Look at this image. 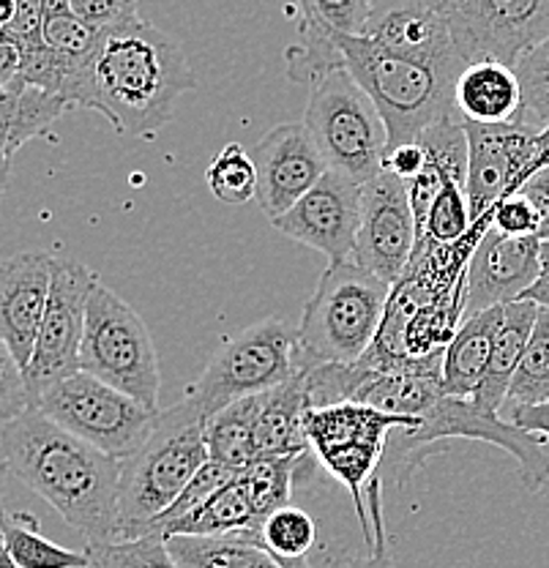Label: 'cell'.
<instances>
[{"mask_svg": "<svg viewBox=\"0 0 549 568\" xmlns=\"http://www.w3.org/2000/svg\"><path fill=\"white\" fill-rule=\"evenodd\" d=\"M522 82V121L533 126H549V39L519 61Z\"/></svg>", "mask_w": 549, "mask_h": 568, "instance_id": "obj_35", "label": "cell"}, {"mask_svg": "<svg viewBox=\"0 0 549 568\" xmlns=\"http://www.w3.org/2000/svg\"><path fill=\"white\" fill-rule=\"evenodd\" d=\"M522 301H533L541 310H549V241H541V271L533 287L522 295Z\"/></svg>", "mask_w": 549, "mask_h": 568, "instance_id": "obj_44", "label": "cell"}, {"mask_svg": "<svg viewBox=\"0 0 549 568\" xmlns=\"http://www.w3.org/2000/svg\"><path fill=\"white\" fill-rule=\"evenodd\" d=\"M268 519L263 503L246 478V473H235L227 484L209 497L203 506L183 514L173 523L159 525V536H233V532L257 530Z\"/></svg>", "mask_w": 549, "mask_h": 568, "instance_id": "obj_22", "label": "cell"}, {"mask_svg": "<svg viewBox=\"0 0 549 568\" xmlns=\"http://www.w3.org/2000/svg\"><path fill=\"white\" fill-rule=\"evenodd\" d=\"M418 246V224L407 181L383 170L362 186V230L353 263L394 287L410 268Z\"/></svg>", "mask_w": 549, "mask_h": 568, "instance_id": "obj_14", "label": "cell"}, {"mask_svg": "<svg viewBox=\"0 0 549 568\" xmlns=\"http://www.w3.org/2000/svg\"><path fill=\"white\" fill-rule=\"evenodd\" d=\"M500 315H504V306L468 317L459 325L454 339L448 342L446 355H443V388L448 396H459V399H474L476 396L484 372L489 366Z\"/></svg>", "mask_w": 549, "mask_h": 568, "instance_id": "obj_25", "label": "cell"}, {"mask_svg": "<svg viewBox=\"0 0 549 568\" xmlns=\"http://www.w3.org/2000/svg\"><path fill=\"white\" fill-rule=\"evenodd\" d=\"M211 194L224 205H246L257 200V164L241 142L224 145L205 170Z\"/></svg>", "mask_w": 549, "mask_h": 568, "instance_id": "obj_31", "label": "cell"}, {"mask_svg": "<svg viewBox=\"0 0 549 568\" xmlns=\"http://www.w3.org/2000/svg\"><path fill=\"white\" fill-rule=\"evenodd\" d=\"M301 41L287 47L285 61L295 82L315 88L331 71L345 69L336 36H362L372 0H298Z\"/></svg>", "mask_w": 549, "mask_h": 568, "instance_id": "obj_20", "label": "cell"}, {"mask_svg": "<svg viewBox=\"0 0 549 568\" xmlns=\"http://www.w3.org/2000/svg\"><path fill=\"white\" fill-rule=\"evenodd\" d=\"M366 503H369V517H372V541L366 544L362 555L353 558L350 568H397L394 558L388 555V530L386 517H383V481L375 478L366 493Z\"/></svg>", "mask_w": 549, "mask_h": 568, "instance_id": "obj_38", "label": "cell"}, {"mask_svg": "<svg viewBox=\"0 0 549 568\" xmlns=\"http://www.w3.org/2000/svg\"><path fill=\"white\" fill-rule=\"evenodd\" d=\"M233 476H235V473H230L227 467L216 465V462L209 459L203 467H200L197 476H194L192 481H189V487L183 489L179 500H175L173 506H170L167 511H164L162 517L156 519V523L148 525V528L143 530V536H148V532L156 530L159 525L173 523V519H179V517H183V514H189V511H194V508H197V506H203V503L209 500V497L214 495V493H220V489H222L224 484H227Z\"/></svg>", "mask_w": 549, "mask_h": 568, "instance_id": "obj_36", "label": "cell"}, {"mask_svg": "<svg viewBox=\"0 0 549 568\" xmlns=\"http://www.w3.org/2000/svg\"><path fill=\"white\" fill-rule=\"evenodd\" d=\"M255 532L257 541L268 552L293 566H312L317 549H321L317 547V538H321L317 519L295 503H287L279 511L271 514Z\"/></svg>", "mask_w": 549, "mask_h": 568, "instance_id": "obj_30", "label": "cell"}, {"mask_svg": "<svg viewBox=\"0 0 549 568\" xmlns=\"http://www.w3.org/2000/svg\"><path fill=\"white\" fill-rule=\"evenodd\" d=\"M167 549L179 568H312L276 558L257 541L255 530L233 536H167Z\"/></svg>", "mask_w": 549, "mask_h": 568, "instance_id": "obj_26", "label": "cell"}, {"mask_svg": "<svg viewBox=\"0 0 549 568\" xmlns=\"http://www.w3.org/2000/svg\"><path fill=\"white\" fill-rule=\"evenodd\" d=\"M539 271L541 239H511L489 224L465 274V320L522 301L539 280Z\"/></svg>", "mask_w": 549, "mask_h": 568, "instance_id": "obj_17", "label": "cell"}, {"mask_svg": "<svg viewBox=\"0 0 549 568\" xmlns=\"http://www.w3.org/2000/svg\"><path fill=\"white\" fill-rule=\"evenodd\" d=\"M271 224L287 239L326 254L331 263L350 260L362 230V183L328 170L306 197Z\"/></svg>", "mask_w": 549, "mask_h": 568, "instance_id": "obj_15", "label": "cell"}, {"mask_svg": "<svg viewBox=\"0 0 549 568\" xmlns=\"http://www.w3.org/2000/svg\"><path fill=\"white\" fill-rule=\"evenodd\" d=\"M3 547L20 568H91L88 552L58 547L39 528V519L26 511L3 514Z\"/></svg>", "mask_w": 549, "mask_h": 568, "instance_id": "obj_29", "label": "cell"}, {"mask_svg": "<svg viewBox=\"0 0 549 568\" xmlns=\"http://www.w3.org/2000/svg\"><path fill=\"white\" fill-rule=\"evenodd\" d=\"M52 265L55 257L47 252H20L0 268V336L26 372L44 323Z\"/></svg>", "mask_w": 549, "mask_h": 568, "instance_id": "obj_19", "label": "cell"}, {"mask_svg": "<svg viewBox=\"0 0 549 568\" xmlns=\"http://www.w3.org/2000/svg\"><path fill=\"white\" fill-rule=\"evenodd\" d=\"M353 558H356V555L347 552L345 547H328V544H323V547L317 549L315 566L312 568H350Z\"/></svg>", "mask_w": 549, "mask_h": 568, "instance_id": "obj_45", "label": "cell"}, {"mask_svg": "<svg viewBox=\"0 0 549 568\" xmlns=\"http://www.w3.org/2000/svg\"><path fill=\"white\" fill-rule=\"evenodd\" d=\"M80 369L123 390L140 405L159 410L162 372H159L151 331L143 317L102 282L88 301Z\"/></svg>", "mask_w": 549, "mask_h": 568, "instance_id": "obj_9", "label": "cell"}, {"mask_svg": "<svg viewBox=\"0 0 549 568\" xmlns=\"http://www.w3.org/2000/svg\"><path fill=\"white\" fill-rule=\"evenodd\" d=\"M257 205L271 222L285 216L328 173L326 156L306 123H279L257 142Z\"/></svg>", "mask_w": 549, "mask_h": 568, "instance_id": "obj_16", "label": "cell"}, {"mask_svg": "<svg viewBox=\"0 0 549 568\" xmlns=\"http://www.w3.org/2000/svg\"><path fill=\"white\" fill-rule=\"evenodd\" d=\"M85 552L91 558V568H179L167 549V538L159 532L88 544Z\"/></svg>", "mask_w": 549, "mask_h": 568, "instance_id": "obj_34", "label": "cell"}, {"mask_svg": "<svg viewBox=\"0 0 549 568\" xmlns=\"http://www.w3.org/2000/svg\"><path fill=\"white\" fill-rule=\"evenodd\" d=\"M205 424L209 418L183 396L179 405L162 410L145 446L121 462V538L143 536L148 525L156 523L179 500L200 467L209 462Z\"/></svg>", "mask_w": 549, "mask_h": 568, "instance_id": "obj_3", "label": "cell"}, {"mask_svg": "<svg viewBox=\"0 0 549 568\" xmlns=\"http://www.w3.org/2000/svg\"><path fill=\"white\" fill-rule=\"evenodd\" d=\"M465 132L470 145L465 194H468L470 219L474 224H481L500 200L517 194L530 175L545 170L539 145L541 126L525 121L504 123V126L465 121Z\"/></svg>", "mask_w": 549, "mask_h": 568, "instance_id": "obj_11", "label": "cell"}, {"mask_svg": "<svg viewBox=\"0 0 549 568\" xmlns=\"http://www.w3.org/2000/svg\"><path fill=\"white\" fill-rule=\"evenodd\" d=\"M424 168H427V151L421 148V142H407V145L388 148L386 159H383V170L403 178L407 183L421 175Z\"/></svg>", "mask_w": 549, "mask_h": 568, "instance_id": "obj_41", "label": "cell"}, {"mask_svg": "<svg viewBox=\"0 0 549 568\" xmlns=\"http://www.w3.org/2000/svg\"><path fill=\"white\" fill-rule=\"evenodd\" d=\"M17 14V0H0V26H9Z\"/></svg>", "mask_w": 549, "mask_h": 568, "instance_id": "obj_47", "label": "cell"}, {"mask_svg": "<svg viewBox=\"0 0 549 568\" xmlns=\"http://www.w3.org/2000/svg\"><path fill=\"white\" fill-rule=\"evenodd\" d=\"M424 3H427L429 9L440 11L443 17H448V20H451V17L457 14L459 9H462V6H465V0H424Z\"/></svg>", "mask_w": 549, "mask_h": 568, "instance_id": "obj_46", "label": "cell"}, {"mask_svg": "<svg viewBox=\"0 0 549 568\" xmlns=\"http://www.w3.org/2000/svg\"><path fill=\"white\" fill-rule=\"evenodd\" d=\"M197 88L181 44L145 20L104 31L91 74V104L118 134L151 138L173 121L175 102Z\"/></svg>", "mask_w": 549, "mask_h": 568, "instance_id": "obj_2", "label": "cell"}, {"mask_svg": "<svg viewBox=\"0 0 549 568\" xmlns=\"http://www.w3.org/2000/svg\"><path fill=\"white\" fill-rule=\"evenodd\" d=\"M392 284L353 260L331 263L298 323L304 369L321 364H362L386 320Z\"/></svg>", "mask_w": 549, "mask_h": 568, "instance_id": "obj_4", "label": "cell"}, {"mask_svg": "<svg viewBox=\"0 0 549 568\" xmlns=\"http://www.w3.org/2000/svg\"><path fill=\"white\" fill-rule=\"evenodd\" d=\"M504 410L509 416L506 422L541 437V440H549V402H541V405H509Z\"/></svg>", "mask_w": 549, "mask_h": 568, "instance_id": "obj_42", "label": "cell"}, {"mask_svg": "<svg viewBox=\"0 0 549 568\" xmlns=\"http://www.w3.org/2000/svg\"><path fill=\"white\" fill-rule=\"evenodd\" d=\"M362 36L448 74L459 77L468 69V61L454 39L451 20L429 9L424 0H372Z\"/></svg>", "mask_w": 549, "mask_h": 568, "instance_id": "obj_18", "label": "cell"}, {"mask_svg": "<svg viewBox=\"0 0 549 568\" xmlns=\"http://www.w3.org/2000/svg\"><path fill=\"white\" fill-rule=\"evenodd\" d=\"M37 410L118 462L145 446L162 416L82 369L41 390Z\"/></svg>", "mask_w": 549, "mask_h": 568, "instance_id": "obj_10", "label": "cell"}, {"mask_svg": "<svg viewBox=\"0 0 549 568\" xmlns=\"http://www.w3.org/2000/svg\"><path fill=\"white\" fill-rule=\"evenodd\" d=\"M451 28L468 63L498 61L517 69L549 39V0H465Z\"/></svg>", "mask_w": 549, "mask_h": 568, "instance_id": "obj_13", "label": "cell"}, {"mask_svg": "<svg viewBox=\"0 0 549 568\" xmlns=\"http://www.w3.org/2000/svg\"><path fill=\"white\" fill-rule=\"evenodd\" d=\"M454 104L465 121L481 126L522 121V82L517 69L498 61L468 63L457 80Z\"/></svg>", "mask_w": 549, "mask_h": 568, "instance_id": "obj_21", "label": "cell"}, {"mask_svg": "<svg viewBox=\"0 0 549 568\" xmlns=\"http://www.w3.org/2000/svg\"><path fill=\"white\" fill-rule=\"evenodd\" d=\"M69 3L74 14L96 31H110L140 20L138 0H69Z\"/></svg>", "mask_w": 549, "mask_h": 568, "instance_id": "obj_40", "label": "cell"}, {"mask_svg": "<svg viewBox=\"0 0 549 568\" xmlns=\"http://www.w3.org/2000/svg\"><path fill=\"white\" fill-rule=\"evenodd\" d=\"M3 470L50 503L88 544L121 541V462L28 410L0 426Z\"/></svg>", "mask_w": 549, "mask_h": 568, "instance_id": "obj_1", "label": "cell"}, {"mask_svg": "<svg viewBox=\"0 0 549 568\" xmlns=\"http://www.w3.org/2000/svg\"><path fill=\"white\" fill-rule=\"evenodd\" d=\"M0 568H20L14 564V558H11L9 552H6V549H0Z\"/></svg>", "mask_w": 549, "mask_h": 568, "instance_id": "obj_48", "label": "cell"}, {"mask_svg": "<svg viewBox=\"0 0 549 568\" xmlns=\"http://www.w3.org/2000/svg\"><path fill=\"white\" fill-rule=\"evenodd\" d=\"M517 194L528 197L530 203H533V209L539 211V216H541L539 239L549 241V168L539 170L536 175H530Z\"/></svg>", "mask_w": 549, "mask_h": 568, "instance_id": "obj_43", "label": "cell"}, {"mask_svg": "<svg viewBox=\"0 0 549 568\" xmlns=\"http://www.w3.org/2000/svg\"><path fill=\"white\" fill-rule=\"evenodd\" d=\"M69 106L72 104L63 102L61 97H52V93L33 85L3 91V99H0V115H3V173H9L14 153L28 140L44 134Z\"/></svg>", "mask_w": 549, "mask_h": 568, "instance_id": "obj_28", "label": "cell"}, {"mask_svg": "<svg viewBox=\"0 0 549 568\" xmlns=\"http://www.w3.org/2000/svg\"><path fill=\"white\" fill-rule=\"evenodd\" d=\"M99 276L77 260H55L52 290L47 301L37 351L28 366L33 399L52 383L80 372V351L85 339L88 301L96 290Z\"/></svg>", "mask_w": 549, "mask_h": 568, "instance_id": "obj_12", "label": "cell"}, {"mask_svg": "<svg viewBox=\"0 0 549 568\" xmlns=\"http://www.w3.org/2000/svg\"><path fill=\"white\" fill-rule=\"evenodd\" d=\"M257 407L260 396H250L227 405L205 424L209 459L227 467L230 473H244L260 457L257 448Z\"/></svg>", "mask_w": 549, "mask_h": 568, "instance_id": "obj_27", "label": "cell"}, {"mask_svg": "<svg viewBox=\"0 0 549 568\" xmlns=\"http://www.w3.org/2000/svg\"><path fill=\"white\" fill-rule=\"evenodd\" d=\"M492 227L500 230L504 235H511V239H530L536 235L539 239L541 233V216L539 211L533 209L528 197L522 194H509V197L500 200L492 211Z\"/></svg>", "mask_w": 549, "mask_h": 568, "instance_id": "obj_39", "label": "cell"}, {"mask_svg": "<svg viewBox=\"0 0 549 568\" xmlns=\"http://www.w3.org/2000/svg\"><path fill=\"white\" fill-rule=\"evenodd\" d=\"M33 407H37V399H33L31 383H28V372L17 364L14 355L3 345L0 347V422H11Z\"/></svg>", "mask_w": 549, "mask_h": 568, "instance_id": "obj_37", "label": "cell"}, {"mask_svg": "<svg viewBox=\"0 0 549 568\" xmlns=\"http://www.w3.org/2000/svg\"><path fill=\"white\" fill-rule=\"evenodd\" d=\"M539 312L541 306H536L533 301H514V304L504 306L500 325L495 331L489 366L474 396V402L481 410L498 413V416L504 413L506 402H509L514 375H517L525 347H528L530 336H533Z\"/></svg>", "mask_w": 549, "mask_h": 568, "instance_id": "obj_23", "label": "cell"}, {"mask_svg": "<svg viewBox=\"0 0 549 568\" xmlns=\"http://www.w3.org/2000/svg\"><path fill=\"white\" fill-rule=\"evenodd\" d=\"M304 123L331 170L362 186L383 173L388 151L386 121L347 69L331 71L312 88Z\"/></svg>", "mask_w": 549, "mask_h": 568, "instance_id": "obj_8", "label": "cell"}, {"mask_svg": "<svg viewBox=\"0 0 549 568\" xmlns=\"http://www.w3.org/2000/svg\"><path fill=\"white\" fill-rule=\"evenodd\" d=\"M474 230V219H470L468 194H465V183L457 178H446L435 197L433 209L427 213V224H424V235L418 246L435 244V246H451L459 244L465 235ZM416 246V248H418Z\"/></svg>", "mask_w": 549, "mask_h": 568, "instance_id": "obj_33", "label": "cell"}, {"mask_svg": "<svg viewBox=\"0 0 549 568\" xmlns=\"http://www.w3.org/2000/svg\"><path fill=\"white\" fill-rule=\"evenodd\" d=\"M541 402H549V310L539 312L533 336H530L517 375H514L506 407L541 405Z\"/></svg>", "mask_w": 549, "mask_h": 568, "instance_id": "obj_32", "label": "cell"}, {"mask_svg": "<svg viewBox=\"0 0 549 568\" xmlns=\"http://www.w3.org/2000/svg\"><path fill=\"white\" fill-rule=\"evenodd\" d=\"M301 369L298 325L276 317L260 320L224 342L183 396L192 399L205 418H214L233 402L285 386Z\"/></svg>", "mask_w": 549, "mask_h": 568, "instance_id": "obj_7", "label": "cell"}, {"mask_svg": "<svg viewBox=\"0 0 549 568\" xmlns=\"http://www.w3.org/2000/svg\"><path fill=\"white\" fill-rule=\"evenodd\" d=\"M345 69L372 97L388 129V148L418 142L427 129L454 115L457 74L399 55L366 36H336Z\"/></svg>", "mask_w": 549, "mask_h": 568, "instance_id": "obj_5", "label": "cell"}, {"mask_svg": "<svg viewBox=\"0 0 549 568\" xmlns=\"http://www.w3.org/2000/svg\"><path fill=\"white\" fill-rule=\"evenodd\" d=\"M481 440L504 448L519 465V476L528 493H541L549 484V452L545 440L530 432L519 429L498 413H487L474 399L443 396L427 413L418 416L416 429H397L388 440L383 457L380 478L397 481L399 487L416 473V467L433 454V446L440 440Z\"/></svg>", "mask_w": 549, "mask_h": 568, "instance_id": "obj_6", "label": "cell"}, {"mask_svg": "<svg viewBox=\"0 0 549 568\" xmlns=\"http://www.w3.org/2000/svg\"><path fill=\"white\" fill-rule=\"evenodd\" d=\"M306 369H301L285 386L260 394L257 407V448L260 457H301L309 454L306 440Z\"/></svg>", "mask_w": 549, "mask_h": 568, "instance_id": "obj_24", "label": "cell"}]
</instances>
